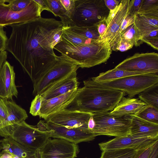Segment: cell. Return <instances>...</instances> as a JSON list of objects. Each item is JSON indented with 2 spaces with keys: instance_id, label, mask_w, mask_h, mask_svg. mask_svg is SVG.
Listing matches in <instances>:
<instances>
[{
  "instance_id": "obj_24",
  "label": "cell",
  "mask_w": 158,
  "mask_h": 158,
  "mask_svg": "<svg viewBox=\"0 0 158 158\" xmlns=\"http://www.w3.org/2000/svg\"><path fill=\"white\" fill-rule=\"evenodd\" d=\"M150 73H151L147 72L129 71L114 68L105 72L101 73L98 76L92 77L91 79L96 82L106 81L132 75Z\"/></svg>"
},
{
  "instance_id": "obj_28",
  "label": "cell",
  "mask_w": 158,
  "mask_h": 158,
  "mask_svg": "<svg viewBox=\"0 0 158 158\" xmlns=\"http://www.w3.org/2000/svg\"><path fill=\"white\" fill-rule=\"evenodd\" d=\"M137 150L126 148L105 150L102 151L100 158H133Z\"/></svg>"
},
{
  "instance_id": "obj_44",
  "label": "cell",
  "mask_w": 158,
  "mask_h": 158,
  "mask_svg": "<svg viewBox=\"0 0 158 158\" xmlns=\"http://www.w3.org/2000/svg\"><path fill=\"white\" fill-rule=\"evenodd\" d=\"M7 57V53L6 50L0 52V70L4 63L6 60Z\"/></svg>"
},
{
  "instance_id": "obj_32",
  "label": "cell",
  "mask_w": 158,
  "mask_h": 158,
  "mask_svg": "<svg viewBox=\"0 0 158 158\" xmlns=\"http://www.w3.org/2000/svg\"><path fill=\"white\" fill-rule=\"evenodd\" d=\"M137 14L143 15L158 14V0H143L141 7Z\"/></svg>"
},
{
  "instance_id": "obj_30",
  "label": "cell",
  "mask_w": 158,
  "mask_h": 158,
  "mask_svg": "<svg viewBox=\"0 0 158 158\" xmlns=\"http://www.w3.org/2000/svg\"><path fill=\"white\" fill-rule=\"evenodd\" d=\"M121 38L124 39L131 42L136 47L143 43L135 27V22L128 27L121 33Z\"/></svg>"
},
{
  "instance_id": "obj_8",
  "label": "cell",
  "mask_w": 158,
  "mask_h": 158,
  "mask_svg": "<svg viewBox=\"0 0 158 158\" xmlns=\"http://www.w3.org/2000/svg\"><path fill=\"white\" fill-rule=\"evenodd\" d=\"M7 137L12 138L23 146L36 151L40 149L50 138L45 132L23 121L16 125Z\"/></svg>"
},
{
  "instance_id": "obj_21",
  "label": "cell",
  "mask_w": 158,
  "mask_h": 158,
  "mask_svg": "<svg viewBox=\"0 0 158 158\" xmlns=\"http://www.w3.org/2000/svg\"><path fill=\"white\" fill-rule=\"evenodd\" d=\"M131 120L130 135L137 137H158V124L135 115H127Z\"/></svg>"
},
{
  "instance_id": "obj_14",
  "label": "cell",
  "mask_w": 158,
  "mask_h": 158,
  "mask_svg": "<svg viewBox=\"0 0 158 158\" xmlns=\"http://www.w3.org/2000/svg\"><path fill=\"white\" fill-rule=\"evenodd\" d=\"M38 151L40 158H75L79 148L77 144L66 140L49 138Z\"/></svg>"
},
{
  "instance_id": "obj_34",
  "label": "cell",
  "mask_w": 158,
  "mask_h": 158,
  "mask_svg": "<svg viewBox=\"0 0 158 158\" xmlns=\"http://www.w3.org/2000/svg\"><path fill=\"white\" fill-rule=\"evenodd\" d=\"M43 98L40 94L36 95L31 102L30 108V113L33 116L39 115L40 110Z\"/></svg>"
},
{
  "instance_id": "obj_33",
  "label": "cell",
  "mask_w": 158,
  "mask_h": 158,
  "mask_svg": "<svg viewBox=\"0 0 158 158\" xmlns=\"http://www.w3.org/2000/svg\"><path fill=\"white\" fill-rule=\"evenodd\" d=\"M31 0H4L7 6L16 12L22 11L29 5Z\"/></svg>"
},
{
  "instance_id": "obj_12",
  "label": "cell",
  "mask_w": 158,
  "mask_h": 158,
  "mask_svg": "<svg viewBox=\"0 0 158 158\" xmlns=\"http://www.w3.org/2000/svg\"><path fill=\"white\" fill-rule=\"evenodd\" d=\"M129 71L158 73V54L136 53L124 60L114 68Z\"/></svg>"
},
{
  "instance_id": "obj_6",
  "label": "cell",
  "mask_w": 158,
  "mask_h": 158,
  "mask_svg": "<svg viewBox=\"0 0 158 158\" xmlns=\"http://www.w3.org/2000/svg\"><path fill=\"white\" fill-rule=\"evenodd\" d=\"M90 80L96 85L122 91L131 98L158 83V73H150L134 75L103 82Z\"/></svg>"
},
{
  "instance_id": "obj_2",
  "label": "cell",
  "mask_w": 158,
  "mask_h": 158,
  "mask_svg": "<svg viewBox=\"0 0 158 158\" xmlns=\"http://www.w3.org/2000/svg\"><path fill=\"white\" fill-rule=\"evenodd\" d=\"M83 82L84 86L65 109L94 114L111 111L125 95L122 91L96 85L90 79Z\"/></svg>"
},
{
  "instance_id": "obj_1",
  "label": "cell",
  "mask_w": 158,
  "mask_h": 158,
  "mask_svg": "<svg viewBox=\"0 0 158 158\" xmlns=\"http://www.w3.org/2000/svg\"><path fill=\"white\" fill-rule=\"evenodd\" d=\"M10 26L12 31L6 50L19 62L33 84L59 60L53 50V39L63 24L61 21L41 16Z\"/></svg>"
},
{
  "instance_id": "obj_22",
  "label": "cell",
  "mask_w": 158,
  "mask_h": 158,
  "mask_svg": "<svg viewBox=\"0 0 158 158\" xmlns=\"http://www.w3.org/2000/svg\"><path fill=\"white\" fill-rule=\"evenodd\" d=\"M0 140L1 152L9 153L19 158H31L37 154L35 151L19 144L10 137L4 138Z\"/></svg>"
},
{
  "instance_id": "obj_13",
  "label": "cell",
  "mask_w": 158,
  "mask_h": 158,
  "mask_svg": "<svg viewBox=\"0 0 158 158\" xmlns=\"http://www.w3.org/2000/svg\"><path fill=\"white\" fill-rule=\"evenodd\" d=\"M93 114L64 109L49 116L45 120L69 128L89 130L88 123Z\"/></svg>"
},
{
  "instance_id": "obj_9",
  "label": "cell",
  "mask_w": 158,
  "mask_h": 158,
  "mask_svg": "<svg viewBox=\"0 0 158 158\" xmlns=\"http://www.w3.org/2000/svg\"><path fill=\"white\" fill-rule=\"evenodd\" d=\"M35 127L46 132L49 138L61 139L77 144L93 140L96 137L89 130L69 128L45 120L40 121Z\"/></svg>"
},
{
  "instance_id": "obj_25",
  "label": "cell",
  "mask_w": 158,
  "mask_h": 158,
  "mask_svg": "<svg viewBox=\"0 0 158 158\" xmlns=\"http://www.w3.org/2000/svg\"><path fill=\"white\" fill-rule=\"evenodd\" d=\"M51 12L55 16H59L61 19L64 27L69 25L70 16L64 7L60 0H47Z\"/></svg>"
},
{
  "instance_id": "obj_29",
  "label": "cell",
  "mask_w": 158,
  "mask_h": 158,
  "mask_svg": "<svg viewBox=\"0 0 158 158\" xmlns=\"http://www.w3.org/2000/svg\"><path fill=\"white\" fill-rule=\"evenodd\" d=\"M61 40L75 45H82L90 43L93 40L81 36L63 27Z\"/></svg>"
},
{
  "instance_id": "obj_10",
  "label": "cell",
  "mask_w": 158,
  "mask_h": 158,
  "mask_svg": "<svg viewBox=\"0 0 158 158\" xmlns=\"http://www.w3.org/2000/svg\"><path fill=\"white\" fill-rule=\"evenodd\" d=\"M56 64L36 83L33 84V94H40L56 83L79 68L59 56Z\"/></svg>"
},
{
  "instance_id": "obj_23",
  "label": "cell",
  "mask_w": 158,
  "mask_h": 158,
  "mask_svg": "<svg viewBox=\"0 0 158 158\" xmlns=\"http://www.w3.org/2000/svg\"><path fill=\"white\" fill-rule=\"evenodd\" d=\"M147 105L135 98L123 97L112 111L111 114L120 116L135 115L144 108Z\"/></svg>"
},
{
  "instance_id": "obj_27",
  "label": "cell",
  "mask_w": 158,
  "mask_h": 158,
  "mask_svg": "<svg viewBox=\"0 0 158 158\" xmlns=\"http://www.w3.org/2000/svg\"><path fill=\"white\" fill-rule=\"evenodd\" d=\"M76 34L84 38L94 40L101 39L97 25L90 27H79L70 25L64 27Z\"/></svg>"
},
{
  "instance_id": "obj_39",
  "label": "cell",
  "mask_w": 158,
  "mask_h": 158,
  "mask_svg": "<svg viewBox=\"0 0 158 158\" xmlns=\"http://www.w3.org/2000/svg\"><path fill=\"white\" fill-rule=\"evenodd\" d=\"M65 9L71 16L75 6V0H60Z\"/></svg>"
},
{
  "instance_id": "obj_3",
  "label": "cell",
  "mask_w": 158,
  "mask_h": 158,
  "mask_svg": "<svg viewBox=\"0 0 158 158\" xmlns=\"http://www.w3.org/2000/svg\"><path fill=\"white\" fill-rule=\"evenodd\" d=\"M53 49L60 53V57L79 68H89L104 63L109 59L112 50L108 41L93 40L88 44L75 45L60 40Z\"/></svg>"
},
{
  "instance_id": "obj_19",
  "label": "cell",
  "mask_w": 158,
  "mask_h": 158,
  "mask_svg": "<svg viewBox=\"0 0 158 158\" xmlns=\"http://www.w3.org/2000/svg\"><path fill=\"white\" fill-rule=\"evenodd\" d=\"M14 67L6 60L0 70V98L5 100L17 97L18 91L15 84Z\"/></svg>"
},
{
  "instance_id": "obj_17",
  "label": "cell",
  "mask_w": 158,
  "mask_h": 158,
  "mask_svg": "<svg viewBox=\"0 0 158 158\" xmlns=\"http://www.w3.org/2000/svg\"><path fill=\"white\" fill-rule=\"evenodd\" d=\"M80 90L81 88H77L61 95L43 100L39 116L45 120L49 116L65 109Z\"/></svg>"
},
{
  "instance_id": "obj_15",
  "label": "cell",
  "mask_w": 158,
  "mask_h": 158,
  "mask_svg": "<svg viewBox=\"0 0 158 158\" xmlns=\"http://www.w3.org/2000/svg\"><path fill=\"white\" fill-rule=\"evenodd\" d=\"M135 24L143 43L154 49L158 47V17L135 15Z\"/></svg>"
},
{
  "instance_id": "obj_16",
  "label": "cell",
  "mask_w": 158,
  "mask_h": 158,
  "mask_svg": "<svg viewBox=\"0 0 158 158\" xmlns=\"http://www.w3.org/2000/svg\"><path fill=\"white\" fill-rule=\"evenodd\" d=\"M158 140V137H137L130 135L115 137L108 141L98 144L102 151L126 148L136 150L145 147Z\"/></svg>"
},
{
  "instance_id": "obj_46",
  "label": "cell",
  "mask_w": 158,
  "mask_h": 158,
  "mask_svg": "<svg viewBox=\"0 0 158 158\" xmlns=\"http://www.w3.org/2000/svg\"><path fill=\"white\" fill-rule=\"evenodd\" d=\"M0 158H13V156L9 153H3L0 156Z\"/></svg>"
},
{
  "instance_id": "obj_36",
  "label": "cell",
  "mask_w": 158,
  "mask_h": 158,
  "mask_svg": "<svg viewBox=\"0 0 158 158\" xmlns=\"http://www.w3.org/2000/svg\"><path fill=\"white\" fill-rule=\"evenodd\" d=\"M134 46L131 42L124 39L121 38L116 47V51L123 52L131 48Z\"/></svg>"
},
{
  "instance_id": "obj_43",
  "label": "cell",
  "mask_w": 158,
  "mask_h": 158,
  "mask_svg": "<svg viewBox=\"0 0 158 158\" xmlns=\"http://www.w3.org/2000/svg\"><path fill=\"white\" fill-rule=\"evenodd\" d=\"M34 1L39 6L41 12L44 10H46L51 12L47 0H34Z\"/></svg>"
},
{
  "instance_id": "obj_42",
  "label": "cell",
  "mask_w": 158,
  "mask_h": 158,
  "mask_svg": "<svg viewBox=\"0 0 158 158\" xmlns=\"http://www.w3.org/2000/svg\"><path fill=\"white\" fill-rule=\"evenodd\" d=\"M106 6L111 11L115 9L119 5L121 0H104Z\"/></svg>"
},
{
  "instance_id": "obj_20",
  "label": "cell",
  "mask_w": 158,
  "mask_h": 158,
  "mask_svg": "<svg viewBox=\"0 0 158 158\" xmlns=\"http://www.w3.org/2000/svg\"><path fill=\"white\" fill-rule=\"evenodd\" d=\"M76 69L64 78L43 92L44 100H48L64 94L78 88V82Z\"/></svg>"
},
{
  "instance_id": "obj_37",
  "label": "cell",
  "mask_w": 158,
  "mask_h": 158,
  "mask_svg": "<svg viewBox=\"0 0 158 158\" xmlns=\"http://www.w3.org/2000/svg\"><path fill=\"white\" fill-rule=\"evenodd\" d=\"M8 113L5 99L0 98V125L6 117Z\"/></svg>"
},
{
  "instance_id": "obj_4",
  "label": "cell",
  "mask_w": 158,
  "mask_h": 158,
  "mask_svg": "<svg viewBox=\"0 0 158 158\" xmlns=\"http://www.w3.org/2000/svg\"><path fill=\"white\" fill-rule=\"evenodd\" d=\"M110 10L104 0H75L69 25L90 27L107 17Z\"/></svg>"
},
{
  "instance_id": "obj_18",
  "label": "cell",
  "mask_w": 158,
  "mask_h": 158,
  "mask_svg": "<svg viewBox=\"0 0 158 158\" xmlns=\"http://www.w3.org/2000/svg\"><path fill=\"white\" fill-rule=\"evenodd\" d=\"M5 101L8 113L0 125V136L4 138L7 137L16 125L25 121L28 117L26 110L14 101L5 99Z\"/></svg>"
},
{
  "instance_id": "obj_41",
  "label": "cell",
  "mask_w": 158,
  "mask_h": 158,
  "mask_svg": "<svg viewBox=\"0 0 158 158\" xmlns=\"http://www.w3.org/2000/svg\"><path fill=\"white\" fill-rule=\"evenodd\" d=\"M106 19L101 21L97 25L98 31L100 35L101 39L107 27V24Z\"/></svg>"
},
{
  "instance_id": "obj_47",
  "label": "cell",
  "mask_w": 158,
  "mask_h": 158,
  "mask_svg": "<svg viewBox=\"0 0 158 158\" xmlns=\"http://www.w3.org/2000/svg\"><path fill=\"white\" fill-rule=\"evenodd\" d=\"M1 150H2V149H1V145H0V156L3 153L2 152H1Z\"/></svg>"
},
{
  "instance_id": "obj_31",
  "label": "cell",
  "mask_w": 158,
  "mask_h": 158,
  "mask_svg": "<svg viewBox=\"0 0 158 158\" xmlns=\"http://www.w3.org/2000/svg\"><path fill=\"white\" fill-rule=\"evenodd\" d=\"M135 115L147 121L158 124V109L152 106L147 105Z\"/></svg>"
},
{
  "instance_id": "obj_11",
  "label": "cell",
  "mask_w": 158,
  "mask_h": 158,
  "mask_svg": "<svg viewBox=\"0 0 158 158\" xmlns=\"http://www.w3.org/2000/svg\"><path fill=\"white\" fill-rule=\"evenodd\" d=\"M41 12L38 5L31 0L28 6L19 12L11 10L4 0H0V27L10 26L31 21L41 17Z\"/></svg>"
},
{
  "instance_id": "obj_5",
  "label": "cell",
  "mask_w": 158,
  "mask_h": 158,
  "mask_svg": "<svg viewBox=\"0 0 158 158\" xmlns=\"http://www.w3.org/2000/svg\"><path fill=\"white\" fill-rule=\"evenodd\" d=\"M94 126L91 131L96 137L105 135L120 137L130 135L131 120L127 116L111 114L110 111L93 113Z\"/></svg>"
},
{
  "instance_id": "obj_7",
  "label": "cell",
  "mask_w": 158,
  "mask_h": 158,
  "mask_svg": "<svg viewBox=\"0 0 158 158\" xmlns=\"http://www.w3.org/2000/svg\"><path fill=\"white\" fill-rule=\"evenodd\" d=\"M132 0H122L114 10L110 11L106 19L107 26L101 38L108 41L112 51H117L116 47L121 39L123 22L131 11Z\"/></svg>"
},
{
  "instance_id": "obj_45",
  "label": "cell",
  "mask_w": 158,
  "mask_h": 158,
  "mask_svg": "<svg viewBox=\"0 0 158 158\" xmlns=\"http://www.w3.org/2000/svg\"><path fill=\"white\" fill-rule=\"evenodd\" d=\"M149 158H158V141L155 143Z\"/></svg>"
},
{
  "instance_id": "obj_35",
  "label": "cell",
  "mask_w": 158,
  "mask_h": 158,
  "mask_svg": "<svg viewBox=\"0 0 158 158\" xmlns=\"http://www.w3.org/2000/svg\"><path fill=\"white\" fill-rule=\"evenodd\" d=\"M157 141L137 150L133 158H149L154 145Z\"/></svg>"
},
{
  "instance_id": "obj_40",
  "label": "cell",
  "mask_w": 158,
  "mask_h": 158,
  "mask_svg": "<svg viewBox=\"0 0 158 158\" xmlns=\"http://www.w3.org/2000/svg\"><path fill=\"white\" fill-rule=\"evenodd\" d=\"M143 2V0H132L131 12L135 15L139 12Z\"/></svg>"
},
{
  "instance_id": "obj_26",
  "label": "cell",
  "mask_w": 158,
  "mask_h": 158,
  "mask_svg": "<svg viewBox=\"0 0 158 158\" xmlns=\"http://www.w3.org/2000/svg\"><path fill=\"white\" fill-rule=\"evenodd\" d=\"M138 97L140 100L147 105L158 109V83L140 92Z\"/></svg>"
},
{
  "instance_id": "obj_38",
  "label": "cell",
  "mask_w": 158,
  "mask_h": 158,
  "mask_svg": "<svg viewBox=\"0 0 158 158\" xmlns=\"http://www.w3.org/2000/svg\"><path fill=\"white\" fill-rule=\"evenodd\" d=\"M8 39L3 27H0V52L6 50Z\"/></svg>"
}]
</instances>
